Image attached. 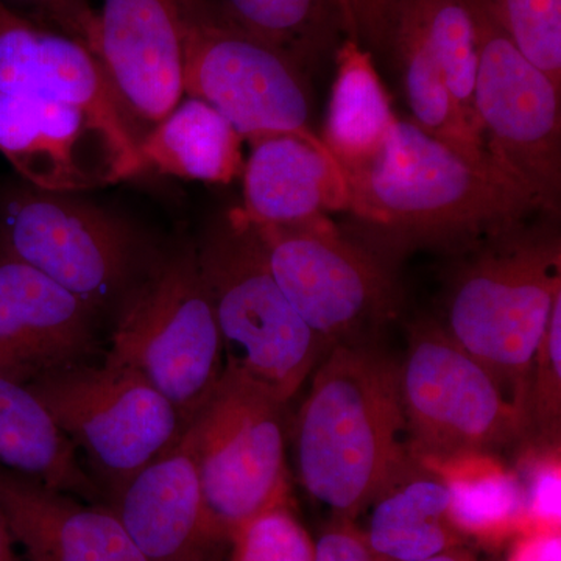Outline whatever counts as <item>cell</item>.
Listing matches in <instances>:
<instances>
[{
    "instance_id": "6da1fadb",
    "label": "cell",
    "mask_w": 561,
    "mask_h": 561,
    "mask_svg": "<svg viewBox=\"0 0 561 561\" xmlns=\"http://www.w3.org/2000/svg\"><path fill=\"white\" fill-rule=\"evenodd\" d=\"M350 208L389 243L471 249L541 213L491 154H468L397 119L370 160L342 169Z\"/></svg>"
},
{
    "instance_id": "7a4b0ae2",
    "label": "cell",
    "mask_w": 561,
    "mask_h": 561,
    "mask_svg": "<svg viewBox=\"0 0 561 561\" xmlns=\"http://www.w3.org/2000/svg\"><path fill=\"white\" fill-rule=\"evenodd\" d=\"M413 456L400 364L371 341L332 346L295 423L298 481L332 518L357 522Z\"/></svg>"
},
{
    "instance_id": "3957f363",
    "label": "cell",
    "mask_w": 561,
    "mask_h": 561,
    "mask_svg": "<svg viewBox=\"0 0 561 561\" xmlns=\"http://www.w3.org/2000/svg\"><path fill=\"white\" fill-rule=\"evenodd\" d=\"M471 249L449 291L445 330L493 376L526 432L531 365L561 295L559 232L522 221Z\"/></svg>"
},
{
    "instance_id": "277c9868",
    "label": "cell",
    "mask_w": 561,
    "mask_h": 561,
    "mask_svg": "<svg viewBox=\"0 0 561 561\" xmlns=\"http://www.w3.org/2000/svg\"><path fill=\"white\" fill-rule=\"evenodd\" d=\"M195 251L219 324L225 373L287 404L330 346L279 289L241 208L210 221Z\"/></svg>"
},
{
    "instance_id": "5b68a950",
    "label": "cell",
    "mask_w": 561,
    "mask_h": 561,
    "mask_svg": "<svg viewBox=\"0 0 561 561\" xmlns=\"http://www.w3.org/2000/svg\"><path fill=\"white\" fill-rule=\"evenodd\" d=\"M105 356L142 375L190 423L225 371L195 245L158 251L111 320Z\"/></svg>"
},
{
    "instance_id": "8992f818",
    "label": "cell",
    "mask_w": 561,
    "mask_h": 561,
    "mask_svg": "<svg viewBox=\"0 0 561 561\" xmlns=\"http://www.w3.org/2000/svg\"><path fill=\"white\" fill-rule=\"evenodd\" d=\"M0 251L49 276L108 323L158 254L113 213L32 186L0 195Z\"/></svg>"
},
{
    "instance_id": "52a82bcc",
    "label": "cell",
    "mask_w": 561,
    "mask_h": 561,
    "mask_svg": "<svg viewBox=\"0 0 561 561\" xmlns=\"http://www.w3.org/2000/svg\"><path fill=\"white\" fill-rule=\"evenodd\" d=\"M27 387L87 460L105 502L171 451L187 427L160 390L106 356L46 373Z\"/></svg>"
},
{
    "instance_id": "ba28073f",
    "label": "cell",
    "mask_w": 561,
    "mask_h": 561,
    "mask_svg": "<svg viewBox=\"0 0 561 561\" xmlns=\"http://www.w3.org/2000/svg\"><path fill=\"white\" fill-rule=\"evenodd\" d=\"M184 95L224 114L243 140L321 139L311 127L308 70L243 31L219 0H179Z\"/></svg>"
},
{
    "instance_id": "9c48e42d",
    "label": "cell",
    "mask_w": 561,
    "mask_h": 561,
    "mask_svg": "<svg viewBox=\"0 0 561 561\" xmlns=\"http://www.w3.org/2000/svg\"><path fill=\"white\" fill-rule=\"evenodd\" d=\"M460 2L474 32V105L486 149L553 217L561 198V90L515 46L494 0Z\"/></svg>"
},
{
    "instance_id": "30bf717a",
    "label": "cell",
    "mask_w": 561,
    "mask_h": 561,
    "mask_svg": "<svg viewBox=\"0 0 561 561\" xmlns=\"http://www.w3.org/2000/svg\"><path fill=\"white\" fill-rule=\"evenodd\" d=\"M284 408L264 390L224 371L187 423L203 502L228 546L251 518L289 504Z\"/></svg>"
},
{
    "instance_id": "8fae6325",
    "label": "cell",
    "mask_w": 561,
    "mask_h": 561,
    "mask_svg": "<svg viewBox=\"0 0 561 561\" xmlns=\"http://www.w3.org/2000/svg\"><path fill=\"white\" fill-rule=\"evenodd\" d=\"M273 278L330 348L371 341L397 311L393 276L375 254L350 241L328 216L289 225H251Z\"/></svg>"
},
{
    "instance_id": "7c38bea8",
    "label": "cell",
    "mask_w": 561,
    "mask_h": 561,
    "mask_svg": "<svg viewBox=\"0 0 561 561\" xmlns=\"http://www.w3.org/2000/svg\"><path fill=\"white\" fill-rule=\"evenodd\" d=\"M400 391L415 456L497 454L523 442L522 413L489 370L434 321H421L411 332Z\"/></svg>"
},
{
    "instance_id": "4fadbf2b",
    "label": "cell",
    "mask_w": 561,
    "mask_h": 561,
    "mask_svg": "<svg viewBox=\"0 0 561 561\" xmlns=\"http://www.w3.org/2000/svg\"><path fill=\"white\" fill-rule=\"evenodd\" d=\"M0 153L39 191L77 194L142 172L138 142L72 106L0 92Z\"/></svg>"
},
{
    "instance_id": "5bb4252c",
    "label": "cell",
    "mask_w": 561,
    "mask_h": 561,
    "mask_svg": "<svg viewBox=\"0 0 561 561\" xmlns=\"http://www.w3.org/2000/svg\"><path fill=\"white\" fill-rule=\"evenodd\" d=\"M108 320L87 301L0 251V371L31 383L46 373L102 359Z\"/></svg>"
},
{
    "instance_id": "9a60e30c",
    "label": "cell",
    "mask_w": 561,
    "mask_h": 561,
    "mask_svg": "<svg viewBox=\"0 0 561 561\" xmlns=\"http://www.w3.org/2000/svg\"><path fill=\"white\" fill-rule=\"evenodd\" d=\"M92 54L139 140L184 98L179 0H99Z\"/></svg>"
},
{
    "instance_id": "2e32d148",
    "label": "cell",
    "mask_w": 561,
    "mask_h": 561,
    "mask_svg": "<svg viewBox=\"0 0 561 561\" xmlns=\"http://www.w3.org/2000/svg\"><path fill=\"white\" fill-rule=\"evenodd\" d=\"M0 92L79 108L139 144L113 84L90 47L2 3Z\"/></svg>"
},
{
    "instance_id": "e0dca14e",
    "label": "cell",
    "mask_w": 561,
    "mask_h": 561,
    "mask_svg": "<svg viewBox=\"0 0 561 561\" xmlns=\"http://www.w3.org/2000/svg\"><path fill=\"white\" fill-rule=\"evenodd\" d=\"M105 505L147 561H219L228 548L209 522L186 431Z\"/></svg>"
},
{
    "instance_id": "ac0fdd59",
    "label": "cell",
    "mask_w": 561,
    "mask_h": 561,
    "mask_svg": "<svg viewBox=\"0 0 561 561\" xmlns=\"http://www.w3.org/2000/svg\"><path fill=\"white\" fill-rule=\"evenodd\" d=\"M0 508L31 561H147L108 505L49 489L3 465Z\"/></svg>"
},
{
    "instance_id": "d6986e66",
    "label": "cell",
    "mask_w": 561,
    "mask_h": 561,
    "mask_svg": "<svg viewBox=\"0 0 561 561\" xmlns=\"http://www.w3.org/2000/svg\"><path fill=\"white\" fill-rule=\"evenodd\" d=\"M250 147L239 208L251 225L289 227L348 213V181L323 140L273 135Z\"/></svg>"
},
{
    "instance_id": "ffe728a7",
    "label": "cell",
    "mask_w": 561,
    "mask_h": 561,
    "mask_svg": "<svg viewBox=\"0 0 561 561\" xmlns=\"http://www.w3.org/2000/svg\"><path fill=\"white\" fill-rule=\"evenodd\" d=\"M364 513L367 526L359 529L376 561H423L467 542L454 523L448 486L415 454Z\"/></svg>"
},
{
    "instance_id": "44dd1931",
    "label": "cell",
    "mask_w": 561,
    "mask_h": 561,
    "mask_svg": "<svg viewBox=\"0 0 561 561\" xmlns=\"http://www.w3.org/2000/svg\"><path fill=\"white\" fill-rule=\"evenodd\" d=\"M0 465L49 489L103 504L79 453L24 383L0 371Z\"/></svg>"
},
{
    "instance_id": "7402d4cb",
    "label": "cell",
    "mask_w": 561,
    "mask_h": 561,
    "mask_svg": "<svg viewBox=\"0 0 561 561\" xmlns=\"http://www.w3.org/2000/svg\"><path fill=\"white\" fill-rule=\"evenodd\" d=\"M242 144V136L224 114L186 95L140 138L138 151L142 171L230 184L241 179L245 168Z\"/></svg>"
},
{
    "instance_id": "603a6c76",
    "label": "cell",
    "mask_w": 561,
    "mask_h": 561,
    "mask_svg": "<svg viewBox=\"0 0 561 561\" xmlns=\"http://www.w3.org/2000/svg\"><path fill=\"white\" fill-rule=\"evenodd\" d=\"M419 457L445 481L451 515L465 538L501 545L524 527V494L515 470L493 453Z\"/></svg>"
},
{
    "instance_id": "cb8c5ba5",
    "label": "cell",
    "mask_w": 561,
    "mask_h": 561,
    "mask_svg": "<svg viewBox=\"0 0 561 561\" xmlns=\"http://www.w3.org/2000/svg\"><path fill=\"white\" fill-rule=\"evenodd\" d=\"M335 58L337 76L321 140L341 168L348 169L370 160L381 149L398 117L370 51L346 38Z\"/></svg>"
},
{
    "instance_id": "d4e9b609",
    "label": "cell",
    "mask_w": 561,
    "mask_h": 561,
    "mask_svg": "<svg viewBox=\"0 0 561 561\" xmlns=\"http://www.w3.org/2000/svg\"><path fill=\"white\" fill-rule=\"evenodd\" d=\"M389 51L400 66L405 101L421 130L465 153L491 154L482 133L472 127L449 90L440 62L405 0L398 9Z\"/></svg>"
},
{
    "instance_id": "484cf974",
    "label": "cell",
    "mask_w": 561,
    "mask_h": 561,
    "mask_svg": "<svg viewBox=\"0 0 561 561\" xmlns=\"http://www.w3.org/2000/svg\"><path fill=\"white\" fill-rule=\"evenodd\" d=\"M232 22L308 70L348 38L339 0H219Z\"/></svg>"
},
{
    "instance_id": "4316f807",
    "label": "cell",
    "mask_w": 561,
    "mask_h": 561,
    "mask_svg": "<svg viewBox=\"0 0 561 561\" xmlns=\"http://www.w3.org/2000/svg\"><path fill=\"white\" fill-rule=\"evenodd\" d=\"M419 18L443 76L467 114L481 130L474 105L476 43L470 16L460 0H405ZM483 136V135H482Z\"/></svg>"
},
{
    "instance_id": "83f0119b",
    "label": "cell",
    "mask_w": 561,
    "mask_h": 561,
    "mask_svg": "<svg viewBox=\"0 0 561 561\" xmlns=\"http://www.w3.org/2000/svg\"><path fill=\"white\" fill-rule=\"evenodd\" d=\"M561 435V295L553 305L534 365L526 401L523 442L560 445Z\"/></svg>"
},
{
    "instance_id": "f1b7e54d",
    "label": "cell",
    "mask_w": 561,
    "mask_h": 561,
    "mask_svg": "<svg viewBox=\"0 0 561 561\" xmlns=\"http://www.w3.org/2000/svg\"><path fill=\"white\" fill-rule=\"evenodd\" d=\"M527 61L561 90V0H494Z\"/></svg>"
},
{
    "instance_id": "f546056e",
    "label": "cell",
    "mask_w": 561,
    "mask_h": 561,
    "mask_svg": "<svg viewBox=\"0 0 561 561\" xmlns=\"http://www.w3.org/2000/svg\"><path fill=\"white\" fill-rule=\"evenodd\" d=\"M230 561H316V542L290 512L276 505L232 534Z\"/></svg>"
},
{
    "instance_id": "4dcf8cb0",
    "label": "cell",
    "mask_w": 561,
    "mask_h": 561,
    "mask_svg": "<svg viewBox=\"0 0 561 561\" xmlns=\"http://www.w3.org/2000/svg\"><path fill=\"white\" fill-rule=\"evenodd\" d=\"M515 470L524 494V529L560 530V445L524 442Z\"/></svg>"
},
{
    "instance_id": "1f68e13d",
    "label": "cell",
    "mask_w": 561,
    "mask_h": 561,
    "mask_svg": "<svg viewBox=\"0 0 561 561\" xmlns=\"http://www.w3.org/2000/svg\"><path fill=\"white\" fill-rule=\"evenodd\" d=\"M401 0H346L348 36L370 54H387Z\"/></svg>"
},
{
    "instance_id": "d6a6232c",
    "label": "cell",
    "mask_w": 561,
    "mask_h": 561,
    "mask_svg": "<svg viewBox=\"0 0 561 561\" xmlns=\"http://www.w3.org/2000/svg\"><path fill=\"white\" fill-rule=\"evenodd\" d=\"M0 3L28 20L73 36L92 49L95 21L80 13L70 0H0Z\"/></svg>"
},
{
    "instance_id": "836d02e7",
    "label": "cell",
    "mask_w": 561,
    "mask_h": 561,
    "mask_svg": "<svg viewBox=\"0 0 561 561\" xmlns=\"http://www.w3.org/2000/svg\"><path fill=\"white\" fill-rule=\"evenodd\" d=\"M316 542V561H376L356 522L332 518Z\"/></svg>"
},
{
    "instance_id": "e575fe53",
    "label": "cell",
    "mask_w": 561,
    "mask_h": 561,
    "mask_svg": "<svg viewBox=\"0 0 561 561\" xmlns=\"http://www.w3.org/2000/svg\"><path fill=\"white\" fill-rule=\"evenodd\" d=\"M560 530L524 529L515 535L507 561H560Z\"/></svg>"
},
{
    "instance_id": "d590c367",
    "label": "cell",
    "mask_w": 561,
    "mask_h": 561,
    "mask_svg": "<svg viewBox=\"0 0 561 561\" xmlns=\"http://www.w3.org/2000/svg\"><path fill=\"white\" fill-rule=\"evenodd\" d=\"M0 561H22L16 553V541L2 508H0Z\"/></svg>"
},
{
    "instance_id": "8d00e7d4",
    "label": "cell",
    "mask_w": 561,
    "mask_h": 561,
    "mask_svg": "<svg viewBox=\"0 0 561 561\" xmlns=\"http://www.w3.org/2000/svg\"><path fill=\"white\" fill-rule=\"evenodd\" d=\"M423 561H481L471 551H468L465 546L459 548L448 549V551L437 553V556L431 557V559Z\"/></svg>"
},
{
    "instance_id": "74e56055",
    "label": "cell",
    "mask_w": 561,
    "mask_h": 561,
    "mask_svg": "<svg viewBox=\"0 0 561 561\" xmlns=\"http://www.w3.org/2000/svg\"><path fill=\"white\" fill-rule=\"evenodd\" d=\"M73 7L83 13L84 16L95 21V3L94 0H70Z\"/></svg>"
},
{
    "instance_id": "f35d334b",
    "label": "cell",
    "mask_w": 561,
    "mask_h": 561,
    "mask_svg": "<svg viewBox=\"0 0 561 561\" xmlns=\"http://www.w3.org/2000/svg\"><path fill=\"white\" fill-rule=\"evenodd\" d=\"M339 3H341L343 16H345V22H346V0H339ZM346 31H348V22H346ZM348 38H350V36H348Z\"/></svg>"
}]
</instances>
